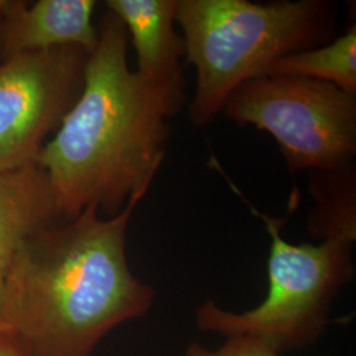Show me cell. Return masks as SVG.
Listing matches in <instances>:
<instances>
[{"mask_svg":"<svg viewBox=\"0 0 356 356\" xmlns=\"http://www.w3.org/2000/svg\"><path fill=\"white\" fill-rule=\"evenodd\" d=\"M95 0L4 1L0 15V58L76 47L88 54L99 38L92 16Z\"/></svg>","mask_w":356,"mask_h":356,"instance_id":"cell-7","label":"cell"},{"mask_svg":"<svg viewBox=\"0 0 356 356\" xmlns=\"http://www.w3.org/2000/svg\"><path fill=\"white\" fill-rule=\"evenodd\" d=\"M179 0H107L108 13L123 23L136 51V73L148 83L186 98L181 61L185 40L176 29Z\"/></svg>","mask_w":356,"mask_h":356,"instance_id":"cell-8","label":"cell"},{"mask_svg":"<svg viewBox=\"0 0 356 356\" xmlns=\"http://www.w3.org/2000/svg\"><path fill=\"white\" fill-rule=\"evenodd\" d=\"M335 20L337 6L327 0H179L185 60L197 70L191 124L213 122L234 90L266 76L277 60L330 42Z\"/></svg>","mask_w":356,"mask_h":356,"instance_id":"cell-3","label":"cell"},{"mask_svg":"<svg viewBox=\"0 0 356 356\" xmlns=\"http://www.w3.org/2000/svg\"><path fill=\"white\" fill-rule=\"evenodd\" d=\"M98 32L82 91L36 163L63 219L89 206L111 218L145 197L165 160L168 120L186 103L129 69L127 31L114 13L103 15Z\"/></svg>","mask_w":356,"mask_h":356,"instance_id":"cell-2","label":"cell"},{"mask_svg":"<svg viewBox=\"0 0 356 356\" xmlns=\"http://www.w3.org/2000/svg\"><path fill=\"white\" fill-rule=\"evenodd\" d=\"M63 219L49 181L38 165L0 173V298L7 270L26 236Z\"/></svg>","mask_w":356,"mask_h":356,"instance_id":"cell-9","label":"cell"},{"mask_svg":"<svg viewBox=\"0 0 356 356\" xmlns=\"http://www.w3.org/2000/svg\"><path fill=\"white\" fill-rule=\"evenodd\" d=\"M143 198L111 218L89 206L22 243L3 284L0 321L26 356H92L116 326L149 313L156 293L132 273L126 252Z\"/></svg>","mask_w":356,"mask_h":356,"instance_id":"cell-1","label":"cell"},{"mask_svg":"<svg viewBox=\"0 0 356 356\" xmlns=\"http://www.w3.org/2000/svg\"><path fill=\"white\" fill-rule=\"evenodd\" d=\"M220 113L269 134L291 175L355 163L356 94L331 83L257 76L234 90Z\"/></svg>","mask_w":356,"mask_h":356,"instance_id":"cell-5","label":"cell"},{"mask_svg":"<svg viewBox=\"0 0 356 356\" xmlns=\"http://www.w3.org/2000/svg\"><path fill=\"white\" fill-rule=\"evenodd\" d=\"M267 74L316 79L356 94L355 24L327 44L282 57L268 69Z\"/></svg>","mask_w":356,"mask_h":356,"instance_id":"cell-11","label":"cell"},{"mask_svg":"<svg viewBox=\"0 0 356 356\" xmlns=\"http://www.w3.org/2000/svg\"><path fill=\"white\" fill-rule=\"evenodd\" d=\"M185 356H281L270 346L252 337L227 338L226 343L216 350H209L198 342L186 348Z\"/></svg>","mask_w":356,"mask_h":356,"instance_id":"cell-12","label":"cell"},{"mask_svg":"<svg viewBox=\"0 0 356 356\" xmlns=\"http://www.w3.org/2000/svg\"><path fill=\"white\" fill-rule=\"evenodd\" d=\"M3 6H4V0H0V13H1V10H3Z\"/></svg>","mask_w":356,"mask_h":356,"instance_id":"cell-15","label":"cell"},{"mask_svg":"<svg viewBox=\"0 0 356 356\" xmlns=\"http://www.w3.org/2000/svg\"><path fill=\"white\" fill-rule=\"evenodd\" d=\"M4 331H8L7 330V327L1 323V321H0V332H4Z\"/></svg>","mask_w":356,"mask_h":356,"instance_id":"cell-14","label":"cell"},{"mask_svg":"<svg viewBox=\"0 0 356 356\" xmlns=\"http://www.w3.org/2000/svg\"><path fill=\"white\" fill-rule=\"evenodd\" d=\"M88 53L76 47L19 54L0 64V173L35 165L85 81Z\"/></svg>","mask_w":356,"mask_h":356,"instance_id":"cell-6","label":"cell"},{"mask_svg":"<svg viewBox=\"0 0 356 356\" xmlns=\"http://www.w3.org/2000/svg\"><path fill=\"white\" fill-rule=\"evenodd\" d=\"M309 193L314 204L307 216V234L321 242L356 241V165L310 172Z\"/></svg>","mask_w":356,"mask_h":356,"instance_id":"cell-10","label":"cell"},{"mask_svg":"<svg viewBox=\"0 0 356 356\" xmlns=\"http://www.w3.org/2000/svg\"><path fill=\"white\" fill-rule=\"evenodd\" d=\"M210 165L227 179L229 188L263 222L270 236L268 294L260 305L243 313L225 310L216 301L206 300L195 309L198 329L223 335L226 339L257 338L279 354L316 343L329 326L334 300L354 279L353 245L334 241L319 244L286 242L281 229L300 206V191L293 189L286 216H268L250 202L214 156Z\"/></svg>","mask_w":356,"mask_h":356,"instance_id":"cell-4","label":"cell"},{"mask_svg":"<svg viewBox=\"0 0 356 356\" xmlns=\"http://www.w3.org/2000/svg\"><path fill=\"white\" fill-rule=\"evenodd\" d=\"M0 356H26L8 331L0 332Z\"/></svg>","mask_w":356,"mask_h":356,"instance_id":"cell-13","label":"cell"}]
</instances>
